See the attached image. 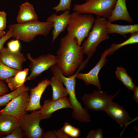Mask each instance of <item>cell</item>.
<instances>
[{
    "mask_svg": "<svg viewBox=\"0 0 138 138\" xmlns=\"http://www.w3.org/2000/svg\"><path fill=\"white\" fill-rule=\"evenodd\" d=\"M56 53L57 64L66 76L74 74L83 61L81 47L75 38L68 33L61 38Z\"/></svg>",
    "mask_w": 138,
    "mask_h": 138,
    "instance_id": "1",
    "label": "cell"
},
{
    "mask_svg": "<svg viewBox=\"0 0 138 138\" xmlns=\"http://www.w3.org/2000/svg\"><path fill=\"white\" fill-rule=\"evenodd\" d=\"M52 22H42L38 20L10 25L8 27L12 37L25 42L33 40L38 35L46 36L53 28Z\"/></svg>",
    "mask_w": 138,
    "mask_h": 138,
    "instance_id": "2",
    "label": "cell"
},
{
    "mask_svg": "<svg viewBox=\"0 0 138 138\" xmlns=\"http://www.w3.org/2000/svg\"><path fill=\"white\" fill-rule=\"evenodd\" d=\"M95 20L91 14L72 13L66 28L68 34L75 38L80 45L91 29Z\"/></svg>",
    "mask_w": 138,
    "mask_h": 138,
    "instance_id": "3",
    "label": "cell"
},
{
    "mask_svg": "<svg viewBox=\"0 0 138 138\" xmlns=\"http://www.w3.org/2000/svg\"><path fill=\"white\" fill-rule=\"evenodd\" d=\"M107 20L105 17H97L87 39L82 43L81 47L83 53L87 54L89 59L92 56L99 43L109 38L107 30Z\"/></svg>",
    "mask_w": 138,
    "mask_h": 138,
    "instance_id": "4",
    "label": "cell"
},
{
    "mask_svg": "<svg viewBox=\"0 0 138 138\" xmlns=\"http://www.w3.org/2000/svg\"><path fill=\"white\" fill-rule=\"evenodd\" d=\"M116 0H86L82 4H74L73 10L81 14H94L107 18L111 15Z\"/></svg>",
    "mask_w": 138,
    "mask_h": 138,
    "instance_id": "5",
    "label": "cell"
},
{
    "mask_svg": "<svg viewBox=\"0 0 138 138\" xmlns=\"http://www.w3.org/2000/svg\"><path fill=\"white\" fill-rule=\"evenodd\" d=\"M41 120L39 111L34 110L30 114L25 115L18 120V125L23 131L24 137L27 138H43V129L40 125Z\"/></svg>",
    "mask_w": 138,
    "mask_h": 138,
    "instance_id": "6",
    "label": "cell"
},
{
    "mask_svg": "<svg viewBox=\"0 0 138 138\" xmlns=\"http://www.w3.org/2000/svg\"><path fill=\"white\" fill-rule=\"evenodd\" d=\"M119 90L111 95L101 90H94L91 94H85L81 99L86 109L95 111H105L109 103L118 94Z\"/></svg>",
    "mask_w": 138,
    "mask_h": 138,
    "instance_id": "7",
    "label": "cell"
},
{
    "mask_svg": "<svg viewBox=\"0 0 138 138\" xmlns=\"http://www.w3.org/2000/svg\"><path fill=\"white\" fill-rule=\"evenodd\" d=\"M27 56L30 62L29 68L31 73L26 81L34 79L51 66L57 64V56L50 54L41 55L36 58L32 57L30 53L27 54Z\"/></svg>",
    "mask_w": 138,
    "mask_h": 138,
    "instance_id": "8",
    "label": "cell"
},
{
    "mask_svg": "<svg viewBox=\"0 0 138 138\" xmlns=\"http://www.w3.org/2000/svg\"><path fill=\"white\" fill-rule=\"evenodd\" d=\"M64 84L67 90L69 99L72 107L73 117L80 122H90V116L87 110L83 107L76 98L75 91L76 81L72 79H68L64 82Z\"/></svg>",
    "mask_w": 138,
    "mask_h": 138,
    "instance_id": "9",
    "label": "cell"
},
{
    "mask_svg": "<svg viewBox=\"0 0 138 138\" xmlns=\"http://www.w3.org/2000/svg\"><path fill=\"white\" fill-rule=\"evenodd\" d=\"M30 95L28 91L21 93L13 98L0 110V114L12 116L19 120L25 114L28 106Z\"/></svg>",
    "mask_w": 138,
    "mask_h": 138,
    "instance_id": "10",
    "label": "cell"
},
{
    "mask_svg": "<svg viewBox=\"0 0 138 138\" xmlns=\"http://www.w3.org/2000/svg\"><path fill=\"white\" fill-rule=\"evenodd\" d=\"M107 54L106 49L102 53L98 62L88 73H83L78 72L76 76V78L83 80L87 85H92L96 87L98 90H101V86L98 75L100 70L107 61L106 58Z\"/></svg>",
    "mask_w": 138,
    "mask_h": 138,
    "instance_id": "11",
    "label": "cell"
},
{
    "mask_svg": "<svg viewBox=\"0 0 138 138\" xmlns=\"http://www.w3.org/2000/svg\"><path fill=\"white\" fill-rule=\"evenodd\" d=\"M68 108L72 109V107L69 98L65 97L56 100H45L39 111L42 120L50 118L53 113L59 110Z\"/></svg>",
    "mask_w": 138,
    "mask_h": 138,
    "instance_id": "12",
    "label": "cell"
},
{
    "mask_svg": "<svg viewBox=\"0 0 138 138\" xmlns=\"http://www.w3.org/2000/svg\"><path fill=\"white\" fill-rule=\"evenodd\" d=\"M1 61L11 68L20 71L23 70V64L26 59L20 51L14 52L3 48L0 51Z\"/></svg>",
    "mask_w": 138,
    "mask_h": 138,
    "instance_id": "13",
    "label": "cell"
},
{
    "mask_svg": "<svg viewBox=\"0 0 138 138\" xmlns=\"http://www.w3.org/2000/svg\"><path fill=\"white\" fill-rule=\"evenodd\" d=\"M105 111L121 127L127 124L132 119L123 107L113 101L109 103Z\"/></svg>",
    "mask_w": 138,
    "mask_h": 138,
    "instance_id": "14",
    "label": "cell"
},
{
    "mask_svg": "<svg viewBox=\"0 0 138 138\" xmlns=\"http://www.w3.org/2000/svg\"><path fill=\"white\" fill-rule=\"evenodd\" d=\"M71 15L70 10H66L60 15L54 13L47 18L46 21L52 22L53 23L52 43L61 33L65 30L69 23Z\"/></svg>",
    "mask_w": 138,
    "mask_h": 138,
    "instance_id": "15",
    "label": "cell"
},
{
    "mask_svg": "<svg viewBox=\"0 0 138 138\" xmlns=\"http://www.w3.org/2000/svg\"><path fill=\"white\" fill-rule=\"evenodd\" d=\"M50 80H43L35 87L30 89V94L27 111H32L40 109L42 106L40 103L41 97L47 86L50 85Z\"/></svg>",
    "mask_w": 138,
    "mask_h": 138,
    "instance_id": "16",
    "label": "cell"
},
{
    "mask_svg": "<svg viewBox=\"0 0 138 138\" xmlns=\"http://www.w3.org/2000/svg\"><path fill=\"white\" fill-rule=\"evenodd\" d=\"M107 19L111 22L119 20H125L129 22H132V19L127 8L126 0H116L111 15Z\"/></svg>",
    "mask_w": 138,
    "mask_h": 138,
    "instance_id": "17",
    "label": "cell"
},
{
    "mask_svg": "<svg viewBox=\"0 0 138 138\" xmlns=\"http://www.w3.org/2000/svg\"><path fill=\"white\" fill-rule=\"evenodd\" d=\"M38 20V16L35 13L33 6L28 2L22 4L17 18L18 23H24Z\"/></svg>",
    "mask_w": 138,
    "mask_h": 138,
    "instance_id": "18",
    "label": "cell"
},
{
    "mask_svg": "<svg viewBox=\"0 0 138 138\" xmlns=\"http://www.w3.org/2000/svg\"><path fill=\"white\" fill-rule=\"evenodd\" d=\"M18 120L10 115L0 114V137L7 136L18 125Z\"/></svg>",
    "mask_w": 138,
    "mask_h": 138,
    "instance_id": "19",
    "label": "cell"
},
{
    "mask_svg": "<svg viewBox=\"0 0 138 138\" xmlns=\"http://www.w3.org/2000/svg\"><path fill=\"white\" fill-rule=\"evenodd\" d=\"M107 30L108 34L116 33L122 35L138 32V24L121 25L113 24L108 20L106 21Z\"/></svg>",
    "mask_w": 138,
    "mask_h": 138,
    "instance_id": "20",
    "label": "cell"
},
{
    "mask_svg": "<svg viewBox=\"0 0 138 138\" xmlns=\"http://www.w3.org/2000/svg\"><path fill=\"white\" fill-rule=\"evenodd\" d=\"M63 84L62 81L57 77L53 76L51 77L50 85L52 89V100H57L67 95V90L63 86Z\"/></svg>",
    "mask_w": 138,
    "mask_h": 138,
    "instance_id": "21",
    "label": "cell"
},
{
    "mask_svg": "<svg viewBox=\"0 0 138 138\" xmlns=\"http://www.w3.org/2000/svg\"><path fill=\"white\" fill-rule=\"evenodd\" d=\"M29 71L28 68H25L19 71L14 76L7 79L5 81L9 89L12 91L14 90L24 84L26 81Z\"/></svg>",
    "mask_w": 138,
    "mask_h": 138,
    "instance_id": "22",
    "label": "cell"
},
{
    "mask_svg": "<svg viewBox=\"0 0 138 138\" xmlns=\"http://www.w3.org/2000/svg\"><path fill=\"white\" fill-rule=\"evenodd\" d=\"M115 73L118 79L127 88L132 91L133 90L136 86L134 85L132 78L128 75L125 69L122 67H117Z\"/></svg>",
    "mask_w": 138,
    "mask_h": 138,
    "instance_id": "23",
    "label": "cell"
},
{
    "mask_svg": "<svg viewBox=\"0 0 138 138\" xmlns=\"http://www.w3.org/2000/svg\"><path fill=\"white\" fill-rule=\"evenodd\" d=\"M138 42V32L131 33V36L127 39L119 44L113 43L108 49L107 56L113 54L117 50L126 45L136 43Z\"/></svg>",
    "mask_w": 138,
    "mask_h": 138,
    "instance_id": "24",
    "label": "cell"
},
{
    "mask_svg": "<svg viewBox=\"0 0 138 138\" xmlns=\"http://www.w3.org/2000/svg\"><path fill=\"white\" fill-rule=\"evenodd\" d=\"M29 90V88L23 84L12 92L0 96V107L6 105L12 99L18 95Z\"/></svg>",
    "mask_w": 138,
    "mask_h": 138,
    "instance_id": "25",
    "label": "cell"
},
{
    "mask_svg": "<svg viewBox=\"0 0 138 138\" xmlns=\"http://www.w3.org/2000/svg\"><path fill=\"white\" fill-rule=\"evenodd\" d=\"M19 71L10 68L0 62V79L5 81L14 76Z\"/></svg>",
    "mask_w": 138,
    "mask_h": 138,
    "instance_id": "26",
    "label": "cell"
},
{
    "mask_svg": "<svg viewBox=\"0 0 138 138\" xmlns=\"http://www.w3.org/2000/svg\"><path fill=\"white\" fill-rule=\"evenodd\" d=\"M72 0H60L58 4L52 8V9L55 10L56 13L60 11L70 10Z\"/></svg>",
    "mask_w": 138,
    "mask_h": 138,
    "instance_id": "27",
    "label": "cell"
},
{
    "mask_svg": "<svg viewBox=\"0 0 138 138\" xmlns=\"http://www.w3.org/2000/svg\"><path fill=\"white\" fill-rule=\"evenodd\" d=\"M24 137L23 131L18 125L14 129L9 135L2 137L3 138H22Z\"/></svg>",
    "mask_w": 138,
    "mask_h": 138,
    "instance_id": "28",
    "label": "cell"
},
{
    "mask_svg": "<svg viewBox=\"0 0 138 138\" xmlns=\"http://www.w3.org/2000/svg\"><path fill=\"white\" fill-rule=\"evenodd\" d=\"M87 138H103V135L102 129L97 128L95 130H91L87 135Z\"/></svg>",
    "mask_w": 138,
    "mask_h": 138,
    "instance_id": "29",
    "label": "cell"
},
{
    "mask_svg": "<svg viewBox=\"0 0 138 138\" xmlns=\"http://www.w3.org/2000/svg\"><path fill=\"white\" fill-rule=\"evenodd\" d=\"M8 48L11 51L16 52L20 51V44L19 40H13L7 44Z\"/></svg>",
    "mask_w": 138,
    "mask_h": 138,
    "instance_id": "30",
    "label": "cell"
},
{
    "mask_svg": "<svg viewBox=\"0 0 138 138\" xmlns=\"http://www.w3.org/2000/svg\"><path fill=\"white\" fill-rule=\"evenodd\" d=\"M6 14L4 11H0V31H3L6 24Z\"/></svg>",
    "mask_w": 138,
    "mask_h": 138,
    "instance_id": "31",
    "label": "cell"
},
{
    "mask_svg": "<svg viewBox=\"0 0 138 138\" xmlns=\"http://www.w3.org/2000/svg\"><path fill=\"white\" fill-rule=\"evenodd\" d=\"M12 37V33L9 30L4 36L0 38V51L4 48L3 46L5 43Z\"/></svg>",
    "mask_w": 138,
    "mask_h": 138,
    "instance_id": "32",
    "label": "cell"
},
{
    "mask_svg": "<svg viewBox=\"0 0 138 138\" xmlns=\"http://www.w3.org/2000/svg\"><path fill=\"white\" fill-rule=\"evenodd\" d=\"M9 88L4 81L0 79V96L8 92Z\"/></svg>",
    "mask_w": 138,
    "mask_h": 138,
    "instance_id": "33",
    "label": "cell"
},
{
    "mask_svg": "<svg viewBox=\"0 0 138 138\" xmlns=\"http://www.w3.org/2000/svg\"><path fill=\"white\" fill-rule=\"evenodd\" d=\"M74 126L68 122H65L63 127L61 129L66 134L69 136V135L72 130Z\"/></svg>",
    "mask_w": 138,
    "mask_h": 138,
    "instance_id": "34",
    "label": "cell"
},
{
    "mask_svg": "<svg viewBox=\"0 0 138 138\" xmlns=\"http://www.w3.org/2000/svg\"><path fill=\"white\" fill-rule=\"evenodd\" d=\"M80 132L79 129L74 126L69 135L71 138H78L80 135Z\"/></svg>",
    "mask_w": 138,
    "mask_h": 138,
    "instance_id": "35",
    "label": "cell"
},
{
    "mask_svg": "<svg viewBox=\"0 0 138 138\" xmlns=\"http://www.w3.org/2000/svg\"><path fill=\"white\" fill-rule=\"evenodd\" d=\"M55 133L57 138H70L71 137L66 134L61 129L60 130H58L56 131L54 130Z\"/></svg>",
    "mask_w": 138,
    "mask_h": 138,
    "instance_id": "36",
    "label": "cell"
},
{
    "mask_svg": "<svg viewBox=\"0 0 138 138\" xmlns=\"http://www.w3.org/2000/svg\"><path fill=\"white\" fill-rule=\"evenodd\" d=\"M43 138H57L55 133L54 130L48 131L44 133Z\"/></svg>",
    "mask_w": 138,
    "mask_h": 138,
    "instance_id": "37",
    "label": "cell"
},
{
    "mask_svg": "<svg viewBox=\"0 0 138 138\" xmlns=\"http://www.w3.org/2000/svg\"><path fill=\"white\" fill-rule=\"evenodd\" d=\"M134 93V95L133 98L137 103H138V87L136 86L133 91Z\"/></svg>",
    "mask_w": 138,
    "mask_h": 138,
    "instance_id": "38",
    "label": "cell"
},
{
    "mask_svg": "<svg viewBox=\"0 0 138 138\" xmlns=\"http://www.w3.org/2000/svg\"><path fill=\"white\" fill-rule=\"evenodd\" d=\"M6 32L3 31H0V38L4 36Z\"/></svg>",
    "mask_w": 138,
    "mask_h": 138,
    "instance_id": "39",
    "label": "cell"
},
{
    "mask_svg": "<svg viewBox=\"0 0 138 138\" xmlns=\"http://www.w3.org/2000/svg\"><path fill=\"white\" fill-rule=\"evenodd\" d=\"M0 59H1V54H0V62L1 61Z\"/></svg>",
    "mask_w": 138,
    "mask_h": 138,
    "instance_id": "40",
    "label": "cell"
},
{
    "mask_svg": "<svg viewBox=\"0 0 138 138\" xmlns=\"http://www.w3.org/2000/svg\"><path fill=\"white\" fill-rule=\"evenodd\" d=\"M0 138H1V137H0Z\"/></svg>",
    "mask_w": 138,
    "mask_h": 138,
    "instance_id": "41",
    "label": "cell"
}]
</instances>
